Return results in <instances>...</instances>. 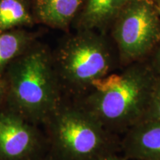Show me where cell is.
I'll return each instance as SVG.
<instances>
[{
  "label": "cell",
  "mask_w": 160,
  "mask_h": 160,
  "mask_svg": "<svg viewBox=\"0 0 160 160\" xmlns=\"http://www.w3.org/2000/svg\"><path fill=\"white\" fill-rule=\"evenodd\" d=\"M158 79L151 62L130 64L92 82L85 109L107 130L128 131L143 119Z\"/></svg>",
  "instance_id": "obj_1"
},
{
  "label": "cell",
  "mask_w": 160,
  "mask_h": 160,
  "mask_svg": "<svg viewBox=\"0 0 160 160\" xmlns=\"http://www.w3.org/2000/svg\"><path fill=\"white\" fill-rule=\"evenodd\" d=\"M61 74L77 88H91L95 80L110 74L119 62L114 45L104 33L79 30L61 45L57 53Z\"/></svg>",
  "instance_id": "obj_2"
},
{
  "label": "cell",
  "mask_w": 160,
  "mask_h": 160,
  "mask_svg": "<svg viewBox=\"0 0 160 160\" xmlns=\"http://www.w3.org/2000/svg\"><path fill=\"white\" fill-rule=\"evenodd\" d=\"M119 62L145 60L160 44V13L155 0H132L110 28Z\"/></svg>",
  "instance_id": "obj_3"
},
{
  "label": "cell",
  "mask_w": 160,
  "mask_h": 160,
  "mask_svg": "<svg viewBox=\"0 0 160 160\" xmlns=\"http://www.w3.org/2000/svg\"><path fill=\"white\" fill-rule=\"evenodd\" d=\"M55 135L62 160H95L116 153L117 145L107 129L85 108H69L59 113Z\"/></svg>",
  "instance_id": "obj_4"
},
{
  "label": "cell",
  "mask_w": 160,
  "mask_h": 160,
  "mask_svg": "<svg viewBox=\"0 0 160 160\" xmlns=\"http://www.w3.org/2000/svg\"><path fill=\"white\" fill-rule=\"evenodd\" d=\"M11 91L17 105L31 114L42 115L51 111L57 92L51 60L45 50H32L14 63Z\"/></svg>",
  "instance_id": "obj_5"
},
{
  "label": "cell",
  "mask_w": 160,
  "mask_h": 160,
  "mask_svg": "<svg viewBox=\"0 0 160 160\" xmlns=\"http://www.w3.org/2000/svg\"><path fill=\"white\" fill-rule=\"evenodd\" d=\"M123 157L133 160H160V121L144 119L128 130L121 143Z\"/></svg>",
  "instance_id": "obj_6"
},
{
  "label": "cell",
  "mask_w": 160,
  "mask_h": 160,
  "mask_svg": "<svg viewBox=\"0 0 160 160\" xmlns=\"http://www.w3.org/2000/svg\"><path fill=\"white\" fill-rule=\"evenodd\" d=\"M33 146V133L27 125L16 117L0 116V155L4 159H22Z\"/></svg>",
  "instance_id": "obj_7"
},
{
  "label": "cell",
  "mask_w": 160,
  "mask_h": 160,
  "mask_svg": "<svg viewBox=\"0 0 160 160\" xmlns=\"http://www.w3.org/2000/svg\"><path fill=\"white\" fill-rule=\"evenodd\" d=\"M132 0H85L74 22L78 30L105 33L119 13Z\"/></svg>",
  "instance_id": "obj_8"
},
{
  "label": "cell",
  "mask_w": 160,
  "mask_h": 160,
  "mask_svg": "<svg viewBox=\"0 0 160 160\" xmlns=\"http://www.w3.org/2000/svg\"><path fill=\"white\" fill-rule=\"evenodd\" d=\"M85 0H34L33 14L40 22L66 30L75 21Z\"/></svg>",
  "instance_id": "obj_9"
},
{
  "label": "cell",
  "mask_w": 160,
  "mask_h": 160,
  "mask_svg": "<svg viewBox=\"0 0 160 160\" xmlns=\"http://www.w3.org/2000/svg\"><path fill=\"white\" fill-rule=\"evenodd\" d=\"M33 16L25 0H0V32L33 23Z\"/></svg>",
  "instance_id": "obj_10"
},
{
  "label": "cell",
  "mask_w": 160,
  "mask_h": 160,
  "mask_svg": "<svg viewBox=\"0 0 160 160\" xmlns=\"http://www.w3.org/2000/svg\"><path fill=\"white\" fill-rule=\"evenodd\" d=\"M31 36L22 31L0 32V72L28 45Z\"/></svg>",
  "instance_id": "obj_11"
},
{
  "label": "cell",
  "mask_w": 160,
  "mask_h": 160,
  "mask_svg": "<svg viewBox=\"0 0 160 160\" xmlns=\"http://www.w3.org/2000/svg\"><path fill=\"white\" fill-rule=\"evenodd\" d=\"M153 119L160 121V77L159 76L151 102L143 119Z\"/></svg>",
  "instance_id": "obj_12"
},
{
  "label": "cell",
  "mask_w": 160,
  "mask_h": 160,
  "mask_svg": "<svg viewBox=\"0 0 160 160\" xmlns=\"http://www.w3.org/2000/svg\"><path fill=\"white\" fill-rule=\"evenodd\" d=\"M151 64L154 68L155 71H157V74L160 77V44L153 52V58Z\"/></svg>",
  "instance_id": "obj_13"
},
{
  "label": "cell",
  "mask_w": 160,
  "mask_h": 160,
  "mask_svg": "<svg viewBox=\"0 0 160 160\" xmlns=\"http://www.w3.org/2000/svg\"><path fill=\"white\" fill-rule=\"evenodd\" d=\"M95 160H128L124 157H119L116 153H110L102 156Z\"/></svg>",
  "instance_id": "obj_14"
},
{
  "label": "cell",
  "mask_w": 160,
  "mask_h": 160,
  "mask_svg": "<svg viewBox=\"0 0 160 160\" xmlns=\"http://www.w3.org/2000/svg\"><path fill=\"white\" fill-rule=\"evenodd\" d=\"M155 1H156V3H157L158 9H159V11L160 12V0H155Z\"/></svg>",
  "instance_id": "obj_15"
},
{
  "label": "cell",
  "mask_w": 160,
  "mask_h": 160,
  "mask_svg": "<svg viewBox=\"0 0 160 160\" xmlns=\"http://www.w3.org/2000/svg\"><path fill=\"white\" fill-rule=\"evenodd\" d=\"M1 96H2V90L0 88V98H1Z\"/></svg>",
  "instance_id": "obj_16"
}]
</instances>
